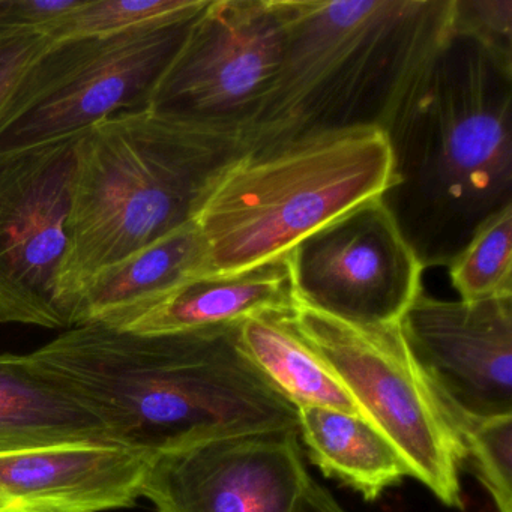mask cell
<instances>
[{"label":"cell","mask_w":512,"mask_h":512,"mask_svg":"<svg viewBox=\"0 0 512 512\" xmlns=\"http://www.w3.org/2000/svg\"><path fill=\"white\" fill-rule=\"evenodd\" d=\"M239 323L173 334L89 323L28 356L115 443L152 457L221 437L298 430V407L253 364Z\"/></svg>","instance_id":"6da1fadb"},{"label":"cell","mask_w":512,"mask_h":512,"mask_svg":"<svg viewBox=\"0 0 512 512\" xmlns=\"http://www.w3.org/2000/svg\"><path fill=\"white\" fill-rule=\"evenodd\" d=\"M383 133L392 172L380 202L424 269L448 268L512 208V65L451 31Z\"/></svg>","instance_id":"7a4b0ae2"},{"label":"cell","mask_w":512,"mask_h":512,"mask_svg":"<svg viewBox=\"0 0 512 512\" xmlns=\"http://www.w3.org/2000/svg\"><path fill=\"white\" fill-rule=\"evenodd\" d=\"M280 70L244 134L248 151L331 131L383 130L452 31L454 0H278Z\"/></svg>","instance_id":"3957f363"},{"label":"cell","mask_w":512,"mask_h":512,"mask_svg":"<svg viewBox=\"0 0 512 512\" xmlns=\"http://www.w3.org/2000/svg\"><path fill=\"white\" fill-rule=\"evenodd\" d=\"M245 152L242 134L152 107L118 113L80 134L59 283L70 328L74 302L92 275L196 223L215 182Z\"/></svg>","instance_id":"277c9868"},{"label":"cell","mask_w":512,"mask_h":512,"mask_svg":"<svg viewBox=\"0 0 512 512\" xmlns=\"http://www.w3.org/2000/svg\"><path fill=\"white\" fill-rule=\"evenodd\" d=\"M392 158L379 128L331 131L245 152L196 217L208 275L250 271L287 256L347 212L380 199Z\"/></svg>","instance_id":"5b68a950"},{"label":"cell","mask_w":512,"mask_h":512,"mask_svg":"<svg viewBox=\"0 0 512 512\" xmlns=\"http://www.w3.org/2000/svg\"><path fill=\"white\" fill-rule=\"evenodd\" d=\"M292 320L349 389L365 418L397 448L412 478L446 506L461 508L466 446L413 359L400 322L353 325L302 305H296Z\"/></svg>","instance_id":"8992f818"},{"label":"cell","mask_w":512,"mask_h":512,"mask_svg":"<svg viewBox=\"0 0 512 512\" xmlns=\"http://www.w3.org/2000/svg\"><path fill=\"white\" fill-rule=\"evenodd\" d=\"M194 19L50 41L0 110V154L79 136L110 116L149 107Z\"/></svg>","instance_id":"52a82bcc"},{"label":"cell","mask_w":512,"mask_h":512,"mask_svg":"<svg viewBox=\"0 0 512 512\" xmlns=\"http://www.w3.org/2000/svg\"><path fill=\"white\" fill-rule=\"evenodd\" d=\"M284 40L278 0H209L149 107L244 136L280 70Z\"/></svg>","instance_id":"ba28073f"},{"label":"cell","mask_w":512,"mask_h":512,"mask_svg":"<svg viewBox=\"0 0 512 512\" xmlns=\"http://www.w3.org/2000/svg\"><path fill=\"white\" fill-rule=\"evenodd\" d=\"M79 136L0 154L2 325L70 329L59 283L68 253Z\"/></svg>","instance_id":"9c48e42d"},{"label":"cell","mask_w":512,"mask_h":512,"mask_svg":"<svg viewBox=\"0 0 512 512\" xmlns=\"http://www.w3.org/2000/svg\"><path fill=\"white\" fill-rule=\"evenodd\" d=\"M289 260L298 305L353 325L398 323L424 292V266L380 199L307 236Z\"/></svg>","instance_id":"30bf717a"},{"label":"cell","mask_w":512,"mask_h":512,"mask_svg":"<svg viewBox=\"0 0 512 512\" xmlns=\"http://www.w3.org/2000/svg\"><path fill=\"white\" fill-rule=\"evenodd\" d=\"M400 328L460 434L512 415V295L445 301L422 292Z\"/></svg>","instance_id":"8fae6325"},{"label":"cell","mask_w":512,"mask_h":512,"mask_svg":"<svg viewBox=\"0 0 512 512\" xmlns=\"http://www.w3.org/2000/svg\"><path fill=\"white\" fill-rule=\"evenodd\" d=\"M308 478L298 430L265 431L154 455L142 497L155 512H295Z\"/></svg>","instance_id":"7c38bea8"},{"label":"cell","mask_w":512,"mask_h":512,"mask_svg":"<svg viewBox=\"0 0 512 512\" xmlns=\"http://www.w3.org/2000/svg\"><path fill=\"white\" fill-rule=\"evenodd\" d=\"M151 458L110 443L0 451V512L133 508Z\"/></svg>","instance_id":"4fadbf2b"},{"label":"cell","mask_w":512,"mask_h":512,"mask_svg":"<svg viewBox=\"0 0 512 512\" xmlns=\"http://www.w3.org/2000/svg\"><path fill=\"white\" fill-rule=\"evenodd\" d=\"M289 254L233 275H200L163 298L103 323L136 334H173L242 322L266 311H293Z\"/></svg>","instance_id":"5bb4252c"},{"label":"cell","mask_w":512,"mask_h":512,"mask_svg":"<svg viewBox=\"0 0 512 512\" xmlns=\"http://www.w3.org/2000/svg\"><path fill=\"white\" fill-rule=\"evenodd\" d=\"M200 275H208V248L191 223L92 275L74 302L71 328L115 322Z\"/></svg>","instance_id":"9a60e30c"},{"label":"cell","mask_w":512,"mask_h":512,"mask_svg":"<svg viewBox=\"0 0 512 512\" xmlns=\"http://www.w3.org/2000/svg\"><path fill=\"white\" fill-rule=\"evenodd\" d=\"M118 445L103 422L28 355L0 353V451Z\"/></svg>","instance_id":"2e32d148"},{"label":"cell","mask_w":512,"mask_h":512,"mask_svg":"<svg viewBox=\"0 0 512 512\" xmlns=\"http://www.w3.org/2000/svg\"><path fill=\"white\" fill-rule=\"evenodd\" d=\"M298 434L311 461L326 476L367 500L412 476L397 448L364 416L329 407H298Z\"/></svg>","instance_id":"e0dca14e"},{"label":"cell","mask_w":512,"mask_h":512,"mask_svg":"<svg viewBox=\"0 0 512 512\" xmlns=\"http://www.w3.org/2000/svg\"><path fill=\"white\" fill-rule=\"evenodd\" d=\"M292 313L266 311L239 323L242 347L253 364L296 407H329L364 416L331 365L296 329Z\"/></svg>","instance_id":"ac0fdd59"},{"label":"cell","mask_w":512,"mask_h":512,"mask_svg":"<svg viewBox=\"0 0 512 512\" xmlns=\"http://www.w3.org/2000/svg\"><path fill=\"white\" fill-rule=\"evenodd\" d=\"M209 0H80L79 5L44 29L52 43L113 37L142 29L187 22Z\"/></svg>","instance_id":"d6986e66"},{"label":"cell","mask_w":512,"mask_h":512,"mask_svg":"<svg viewBox=\"0 0 512 512\" xmlns=\"http://www.w3.org/2000/svg\"><path fill=\"white\" fill-rule=\"evenodd\" d=\"M463 301L512 295V208L487 221L448 265Z\"/></svg>","instance_id":"ffe728a7"},{"label":"cell","mask_w":512,"mask_h":512,"mask_svg":"<svg viewBox=\"0 0 512 512\" xmlns=\"http://www.w3.org/2000/svg\"><path fill=\"white\" fill-rule=\"evenodd\" d=\"M461 437L499 512H512V415L470 425Z\"/></svg>","instance_id":"44dd1931"},{"label":"cell","mask_w":512,"mask_h":512,"mask_svg":"<svg viewBox=\"0 0 512 512\" xmlns=\"http://www.w3.org/2000/svg\"><path fill=\"white\" fill-rule=\"evenodd\" d=\"M452 32L473 38L512 65V0H454Z\"/></svg>","instance_id":"7402d4cb"},{"label":"cell","mask_w":512,"mask_h":512,"mask_svg":"<svg viewBox=\"0 0 512 512\" xmlns=\"http://www.w3.org/2000/svg\"><path fill=\"white\" fill-rule=\"evenodd\" d=\"M80 0H0V41L43 34L59 17L70 13Z\"/></svg>","instance_id":"603a6c76"},{"label":"cell","mask_w":512,"mask_h":512,"mask_svg":"<svg viewBox=\"0 0 512 512\" xmlns=\"http://www.w3.org/2000/svg\"><path fill=\"white\" fill-rule=\"evenodd\" d=\"M49 46L50 40L43 34L0 41V110L13 94L25 71Z\"/></svg>","instance_id":"cb8c5ba5"},{"label":"cell","mask_w":512,"mask_h":512,"mask_svg":"<svg viewBox=\"0 0 512 512\" xmlns=\"http://www.w3.org/2000/svg\"><path fill=\"white\" fill-rule=\"evenodd\" d=\"M295 512H346L331 493L313 478L305 482L304 490L299 497Z\"/></svg>","instance_id":"d4e9b609"}]
</instances>
